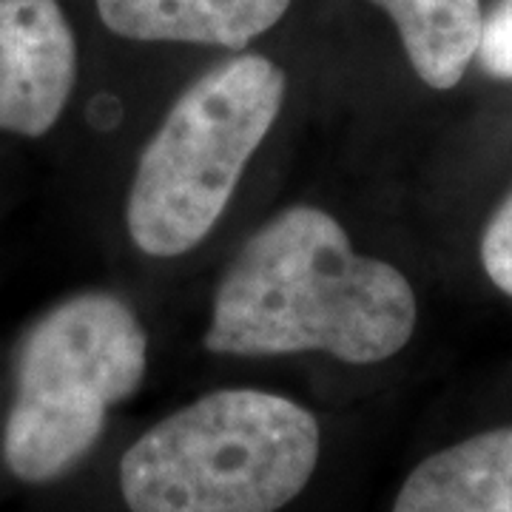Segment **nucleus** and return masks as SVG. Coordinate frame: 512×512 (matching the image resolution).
Here are the masks:
<instances>
[{"instance_id":"obj_4","label":"nucleus","mask_w":512,"mask_h":512,"mask_svg":"<svg viewBox=\"0 0 512 512\" xmlns=\"http://www.w3.org/2000/svg\"><path fill=\"white\" fill-rule=\"evenodd\" d=\"M285 92L288 77L274 60L239 55L180 94L143 148L128 191V237L143 254L183 256L211 234Z\"/></svg>"},{"instance_id":"obj_5","label":"nucleus","mask_w":512,"mask_h":512,"mask_svg":"<svg viewBox=\"0 0 512 512\" xmlns=\"http://www.w3.org/2000/svg\"><path fill=\"white\" fill-rule=\"evenodd\" d=\"M77 83V40L57 0H0V131L43 137Z\"/></svg>"},{"instance_id":"obj_8","label":"nucleus","mask_w":512,"mask_h":512,"mask_svg":"<svg viewBox=\"0 0 512 512\" xmlns=\"http://www.w3.org/2000/svg\"><path fill=\"white\" fill-rule=\"evenodd\" d=\"M396 23L410 66L421 80L447 92L461 83L481 37V0H370Z\"/></svg>"},{"instance_id":"obj_6","label":"nucleus","mask_w":512,"mask_h":512,"mask_svg":"<svg viewBox=\"0 0 512 512\" xmlns=\"http://www.w3.org/2000/svg\"><path fill=\"white\" fill-rule=\"evenodd\" d=\"M291 0H97L114 35L143 43L245 49L285 18Z\"/></svg>"},{"instance_id":"obj_2","label":"nucleus","mask_w":512,"mask_h":512,"mask_svg":"<svg viewBox=\"0 0 512 512\" xmlns=\"http://www.w3.org/2000/svg\"><path fill=\"white\" fill-rule=\"evenodd\" d=\"M319 421L268 390H217L157 421L120 461L128 512H279L308 487Z\"/></svg>"},{"instance_id":"obj_9","label":"nucleus","mask_w":512,"mask_h":512,"mask_svg":"<svg viewBox=\"0 0 512 512\" xmlns=\"http://www.w3.org/2000/svg\"><path fill=\"white\" fill-rule=\"evenodd\" d=\"M481 265L495 288L512 296V194L495 208L484 228Z\"/></svg>"},{"instance_id":"obj_10","label":"nucleus","mask_w":512,"mask_h":512,"mask_svg":"<svg viewBox=\"0 0 512 512\" xmlns=\"http://www.w3.org/2000/svg\"><path fill=\"white\" fill-rule=\"evenodd\" d=\"M476 57L484 72L498 80H512V0H501L484 18Z\"/></svg>"},{"instance_id":"obj_3","label":"nucleus","mask_w":512,"mask_h":512,"mask_svg":"<svg viewBox=\"0 0 512 512\" xmlns=\"http://www.w3.org/2000/svg\"><path fill=\"white\" fill-rule=\"evenodd\" d=\"M148 339L114 293L86 291L40 313L20 339L3 421V464L23 484L57 481L100 441L111 407L146 379Z\"/></svg>"},{"instance_id":"obj_7","label":"nucleus","mask_w":512,"mask_h":512,"mask_svg":"<svg viewBox=\"0 0 512 512\" xmlns=\"http://www.w3.org/2000/svg\"><path fill=\"white\" fill-rule=\"evenodd\" d=\"M393 512H512V427H495L424 458Z\"/></svg>"},{"instance_id":"obj_1","label":"nucleus","mask_w":512,"mask_h":512,"mask_svg":"<svg viewBox=\"0 0 512 512\" xmlns=\"http://www.w3.org/2000/svg\"><path fill=\"white\" fill-rule=\"evenodd\" d=\"M416 319V293L402 271L359 254L328 211L293 205L242 245L202 342L222 356L316 350L376 365L410 342Z\"/></svg>"}]
</instances>
